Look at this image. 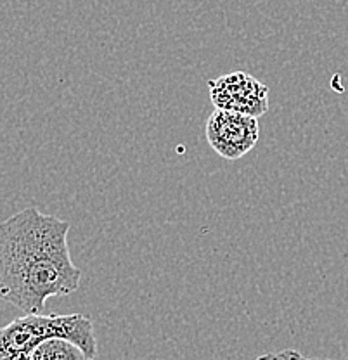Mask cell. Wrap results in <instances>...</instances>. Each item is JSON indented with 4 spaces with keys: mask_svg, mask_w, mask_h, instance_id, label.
Segmentation results:
<instances>
[{
    "mask_svg": "<svg viewBox=\"0 0 348 360\" xmlns=\"http://www.w3.org/2000/svg\"><path fill=\"white\" fill-rule=\"evenodd\" d=\"M26 360H96L66 340H49Z\"/></svg>",
    "mask_w": 348,
    "mask_h": 360,
    "instance_id": "5",
    "label": "cell"
},
{
    "mask_svg": "<svg viewBox=\"0 0 348 360\" xmlns=\"http://www.w3.org/2000/svg\"><path fill=\"white\" fill-rule=\"evenodd\" d=\"M71 225L37 208L0 222V298L25 314H42L49 298L80 286L68 246Z\"/></svg>",
    "mask_w": 348,
    "mask_h": 360,
    "instance_id": "1",
    "label": "cell"
},
{
    "mask_svg": "<svg viewBox=\"0 0 348 360\" xmlns=\"http://www.w3.org/2000/svg\"><path fill=\"white\" fill-rule=\"evenodd\" d=\"M49 340H66L91 359L97 357V338L89 315L26 314L0 328V360H26Z\"/></svg>",
    "mask_w": 348,
    "mask_h": 360,
    "instance_id": "2",
    "label": "cell"
},
{
    "mask_svg": "<svg viewBox=\"0 0 348 360\" xmlns=\"http://www.w3.org/2000/svg\"><path fill=\"white\" fill-rule=\"evenodd\" d=\"M260 137L258 118L243 112L215 110L207 120V141L226 160H239L257 146Z\"/></svg>",
    "mask_w": 348,
    "mask_h": 360,
    "instance_id": "3",
    "label": "cell"
},
{
    "mask_svg": "<svg viewBox=\"0 0 348 360\" xmlns=\"http://www.w3.org/2000/svg\"><path fill=\"white\" fill-rule=\"evenodd\" d=\"M255 360H321V359H307L305 355L300 354V352L288 348V350L276 352V354L260 355V357L255 359Z\"/></svg>",
    "mask_w": 348,
    "mask_h": 360,
    "instance_id": "6",
    "label": "cell"
},
{
    "mask_svg": "<svg viewBox=\"0 0 348 360\" xmlns=\"http://www.w3.org/2000/svg\"><path fill=\"white\" fill-rule=\"evenodd\" d=\"M208 90L217 110L243 112L253 118L269 111L267 85L246 71H232L208 82Z\"/></svg>",
    "mask_w": 348,
    "mask_h": 360,
    "instance_id": "4",
    "label": "cell"
}]
</instances>
